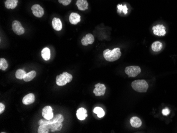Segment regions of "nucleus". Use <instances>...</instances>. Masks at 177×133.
<instances>
[{
    "instance_id": "f257e3e1",
    "label": "nucleus",
    "mask_w": 177,
    "mask_h": 133,
    "mask_svg": "<svg viewBox=\"0 0 177 133\" xmlns=\"http://www.w3.org/2000/svg\"><path fill=\"white\" fill-rule=\"evenodd\" d=\"M105 59L108 62H114L119 59L121 55L119 48H115L112 50L109 49L105 50L103 52Z\"/></svg>"
},
{
    "instance_id": "f03ea898",
    "label": "nucleus",
    "mask_w": 177,
    "mask_h": 133,
    "mask_svg": "<svg viewBox=\"0 0 177 133\" xmlns=\"http://www.w3.org/2000/svg\"><path fill=\"white\" fill-rule=\"evenodd\" d=\"M132 87L138 92H146L149 88V85L144 80H138L132 82Z\"/></svg>"
},
{
    "instance_id": "7ed1b4c3",
    "label": "nucleus",
    "mask_w": 177,
    "mask_h": 133,
    "mask_svg": "<svg viewBox=\"0 0 177 133\" xmlns=\"http://www.w3.org/2000/svg\"><path fill=\"white\" fill-rule=\"evenodd\" d=\"M73 77L71 74L67 72H63L62 74L57 76L56 79V83L58 86H64L67 83L71 82Z\"/></svg>"
},
{
    "instance_id": "20e7f679",
    "label": "nucleus",
    "mask_w": 177,
    "mask_h": 133,
    "mask_svg": "<svg viewBox=\"0 0 177 133\" xmlns=\"http://www.w3.org/2000/svg\"><path fill=\"white\" fill-rule=\"evenodd\" d=\"M125 72L128 77L134 78L137 77L140 73L141 69L137 66H130L125 68Z\"/></svg>"
},
{
    "instance_id": "39448f33",
    "label": "nucleus",
    "mask_w": 177,
    "mask_h": 133,
    "mask_svg": "<svg viewBox=\"0 0 177 133\" xmlns=\"http://www.w3.org/2000/svg\"><path fill=\"white\" fill-rule=\"evenodd\" d=\"M12 28L16 35H21L25 32V30L22 26L21 24L17 20L13 21L12 24Z\"/></svg>"
},
{
    "instance_id": "423d86ee",
    "label": "nucleus",
    "mask_w": 177,
    "mask_h": 133,
    "mask_svg": "<svg viewBox=\"0 0 177 133\" xmlns=\"http://www.w3.org/2000/svg\"><path fill=\"white\" fill-rule=\"evenodd\" d=\"M42 116L47 120L52 119L54 117L52 107L49 106L44 107L42 110Z\"/></svg>"
},
{
    "instance_id": "0eeeda50",
    "label": "nucleus",
    "mask_w": 177,
    "mask_h": 133,
    "mask_svg": "<svg viewBox=\"0 0 177 133\" xmlns=\"http://www.w3.org/2000/svg\"><path fill=\"white\" fill-rule=\"evenodd\" d=\"M31 10L33 14L37 17H41L44 14V10L39 5H33L31 7Z\"/></svg>"
},
{
    "instance_id": "6e6552de",
    "label": "nucleus",
    "mask_w": 177,
    "mask_h": 133,
    "mask_svg": "<svg viewBox=\"0 0 177 133\" xmlns=\"http://www.w3.org/2000/svg\"><path fill=\"white\" fill-rule=\"evenodd\" d=\"M106 86L104 84L98 83L95 85V89L93 92L95 94V96H102L106 92Z\"/></svg>"
},
{
    "instance_id": "1a4fd4ad",
    "label": "nucleus",
    "mask_w": 177,
    "mask_h": 133,
    "mask_svg": "<svg viewBox=\"0 0 177 133\" xmlns=\"http://www.w3.org/2000/svg\"><path fill=\"white\" fill-rule=\"evenodd\" d=\"M153 33L158 36H164L166 34V27L162 24H158L152 28Z\"/></svg>"
},
{
    "instance_id": "9d476101",
    "label": "nucleus",
    "mask_w": 177,
    "mask_h": 133,
    "mask_svg": "<svg viewBox=\"0 0 177 133\" xmlns=\"http://www.w3.org/2000/svg\"><path fill=\"white\" fill-rule=\"evenodd\" d=\"M95 42V38L93 35L88 33L82 38L81 43L83 46H88L89 44H92Z\"/></svg>"
},
{
    "instance_id": "9b49d317",
    "label": "nucleus",
    "mask_w": 177,
    "mask_h": 133,
    "mask_svg": "<svg viewBox=\"0 0 177 133\" xmlns=\"http://www.w3.org/2000/svg\"><path fill=\"white\" fill-rule=\"evenodd\" d=\"M35 97L33 93H29L24 97L22 103L24 105H29L35 102Z\"/></svg>"
},
{
    "instance_id": "f8f14e48",
    "label": "nucleus",
    "mask_w": 177,
    "mask_h": 133,
    "mask_svg": "<svg viewBox=\"0 0 177 133\" xmlns=\"http://www.w3.org/2000/svg\"><path fill=\"white\" fill-rule=\"evenodd\" d=\"M52 26L54 30L60 31L62 29V23L60 19L58 17H54L52 20Z\"/></svg>"
},
{
    "instance_id": "ddd939ff",
    "label": "nucleus",
    "mask_w": 177,
    "mask_h": 133,
    "mask_svg": "<svg viewBox=\"0 0 177 133\" xmlns=\"http://www.w3.org/2000/svg\"><path fill=\"white\" fill-rule=\"evenodd\" d=\"M76 116L78 119L80 120H84L88 117L87 111L84 108H80L76 112Z\"/></svg>"
},
{
    "instance_id": "4468645a",
    "label": "nucleus",
    "mask_w": 177,
    "mask_h": 133,
    "mask_svg": "<svg viewBox=\"0 0 177 133\" xmlns=\"http://www.w3.org/2000/svg\"><path fill=\"white\" fill-rule=\"evenodd\" d=\"M69 21L71 24H78L81 21V17L78 13L72 12L69 15Z\"/></svg>"
},
{
    "instance_id": "2eb2a0df",
    "label": "nucleus",
    "mask_w": 177,
    "mask_h": 133,
    "mask_svg": "<svg viewBox=\"0 0 177 133\" xmlns=\"http://www.w3.org/2000/svg\"><path fill=\"white\" fill-rule=\"evenodd\" d=\"M76 5L78 9L81 11H85L88 8V2L86 0H78Z\"/></svg>"
},
{
    "instance_id": "dca6fc26",
    "label": "nucleus",
    "mask_w": 177,
    "mask_h": 133,
    "mask_svg": "<svg viewBox=\"0 0 177 133\" xmlns=\"http://www.w3.org/2000/svg\"><path fill=\"white\" fill-rule=\"evenodd\" d=\"M130 123L134 128H139L142 125V121L137 117H133L130 119Z\"/></svg>"
},
{
    "instance_id": "f3484780",
    "label": "nucleus",
    "mask_w": 177,
    "mask_h": 133,
    "mask_svg": "<svg viewBox=\"0 0 177 133\" xmlns=\"http://www.w3.org/2000/svg\"><path fill=\"white\" fill-rule=\"evenodd\" d=\"M18 0H6L5 7L8 9H15L17 7Z\"/></svg>"
},
{
    "instance_id": "a211bd4d",
    "label": "nucleus",
    "mask_w": 177,
    "mask_h": 133,
    "mask_svg": "<svg viewBox=\"0 0 177 133\" xmlns=\"http://www.w3.org/2000/svg\"><path fill=\"white\" fill-rule=\"evenodd\" d=\"M50 127V129L52 132H54L55 131H61V129L63 127V124L62 122H54L51 124H48Z\"/></svg>"
},
{
    "instance_id": "6ab92c4d",
    "label": "nucleus",
    "mask_w": 177,
    "mask_h": 133,
    "mask_svg": "<svg viewBox=\"0 0 177 133\" xmlns=\"http://www.w3.org/2000/svg\"><path fill=\"white\" fill-rule=\"evenodd\" d=\"M41 56L45 61H48L50 59V50L48 47H45L41 50Z\"/></svg>"
},
{
    "instance_id": "aec40b11",
    "label": "nucleus",
    "mask_w": 177,
    "mask_h": 133,
    "mask_svg": "<svg viewBox=\"0 0 177 133\" xmlns=\"http://www.w3.org/2000/svg\"><path fill=\"white\" fill-rule=\"evenodd\" d=\"M36 75V72L35 71H32L29 73H27L24 77V80L25 82H29L35 78Z\"/></svg>"
},
{
    "instance_id": "412c9836",
    "label": "nucleus",
    "mask_w": 177,
    "mask_h": 133,
    "mask_svg": "<svg viewBox=\"0 0 177 133\" xmlns=\"http://www.w3.org/2000/svg\"><path fill=\"white\" fill-rule=\"evenodd\" d=\"M162 47H163V45L161 42L159 41L154 42L152 44V49L155 52H159L162 49Z\"/></svg>"
},
{
    "instance_id": "4be33fe9",
    "label": "nucleus",
    "mask_w": 177,
    "mask_h": 133,
    "mask_svg": "<svg viewBox=\"0 0 177 133\" xmlns=\"http://www.w3.org/2000/svg\"><path fill=\"white\" fill-rule=\"evenodd\" d=\"M93 111L94 113L97 115L98 117H99V118H101L104 117L105 115L104 109L101 107H95V109H93Z\"/></svg>"
},
{
    "instance_id": "5701e85b",
    "label": "nucleus",
    "mask_w": 177,
    "mask_h": 133,
    "mask_svg": "<svg viewBox=\"0 0 177 133\" xmlns=\"http://www.w3.org/2000/svg\"><path fill=\"white\" fill-rule=\"evenodd\" d=\"M50 131V127L48 124H43L40 125L38 129V133H48Z\"/></svg>"
},
{
    "instance_id": "b1692460",
    "label": "nucleus",
    "mask_w": 177,
    "mask_h": 133,
    "mask_svg": "<svg viewBox=\"0 0 177 133\" xmlns=\"http://www.w3.org/2000/svg\"><path fill=\"white\" fill-rule=\"evenodd\" d=\"M26 73L24 70H22V69H19L16 71L15 73V77L16 78L19 80H22L24 79V77L26 75Z\"/></svg>"
},
{
    "instance_id": "393cba45",
    "label": "nucleus",
    "mask_w": 177,
    "mask_h": 133,
    "mask_svg": "<svg viewBox=\"0 0 177 133\" xmlns=\"http://www.w3.org/2000/svg\"><path fill=\"white\" fill-rule=\"evenodd\" d=\"M117 12L119 13H121L123 12L125 14H126L128 12L127 7L126 5H117Z\"/></svg>"
},
{
    "instance_id": "a878e982",
    "label": "nucleus",
    "mask_w": 177,
    "mask_h": 133,
    "mask_svg": "<svg viewBox=\"0 0 177 133\" xmlns=\"http://www.w3.org/2000/svg\"><path fill=\"white\" fill-rule=\"evenodd\" d=\"M8 68V64L7 60L5 59L1 58L0 59V69L3 71H5Z\"/></svg>"
},
{
    "instance_id": "bb28decb",
    "label": "nucleus",
    "mask_w": 177,
    "mask_h": 133,
    "mask_svg": "<svg viewBox=\"0 0 177 133\" xmlns=\"http://www.w3.org/2000/svg\"><path fill=\"white\" fill-rule=\"evenodd\" d=\"M58 2L62 4L63 5H68L71 3L72 0H58Z\"/></svg>"
},
{
    "instance_id": "cd10ccee",
    "label": "nucleus",
    "mask_w": 177,
    "mask_h": 133,
    "mask_svg": "<svg viewBox=\"0 0 177 133\" xmlns=\"http://www.w3.org/2000/svg\"><path fill=\"white\" fill-rule=\"evenodd\" d=\"M170 110L168 109V108H165V109H163V110H162V114L164 115V116H167V115H168L170 113Z\"/></svg>"
},
{
    "instance_id": "c85d7f7f",
    "label": "nucleus",
    "mask_w": 177,
    "mask_h": 133,
    "mask_svg": "<svg viewBox=\"0 0 177 133\" xmlns=\"http://www.w3.org/2000/svg\"><path fill=\"white\" fill-rule=\"evenodd\" d=\"M5 106L3 105L2 103H0V113H2L3 111L5 110Z\"/></svg>"
}]
</instances>
